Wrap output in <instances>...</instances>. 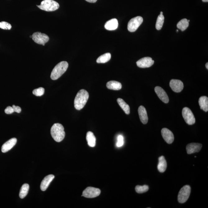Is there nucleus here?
Wrapping results in <instances>:
<instances>
[{"label":"nucleus","instance_id":"39448f33","mask_svg":"<svg viewBox=\"0 0 208 208\" xmlns=\"http://www.w3.org/2000/svg\"><path fill=\"white\" fill-rule=\"evenodd\" d=\"M191 192V187L188 185L183 186L179 192L178 201L181 204L186 202L189 197Z\"/></svg>","mask_w":208,"mask_h":208},{"label":"nucleus","instance_id":"c9c22d12","mask_svg":"<svg viewBox=\"0 0 208 208\" xmlns=\"http://www.w3.org/2000/svg\"><path fill=\"white\" fill-rule=\"evenodd\" d=\"M202 1L203 2H208V0H202Z\"/></svg>","mask_w":208,"mask_h":208},{"label":"nucleus","instance_id":"4c0bfd02","mask_svg":"<svg viewBox=\"0 0 208 208\" xmlns=\"http://www.w3.org/2000/svg\"><path fill=\"white\" fill-rule=\"evenodd\" d=\"M32 37H33V36H32V35H30V38H32Z\"/></svg>","mask_w":208,"mask_h":208},{"label":"nucleus","instance_id":"423d86ee","mask_svg":"<svg viewBox=\"0 0 208 208\" xmlns=\"http://www.w3.org/2000/svg\"><path fill=\"white\" fill-rule=\"evenodd\" d=\"M143 22V18L141 16H137L132 19L129 21L128 30L130 32H134L137 30Z\"/></svg>","mask_w":208,"mask_h":208},{"label":"nucleus","instance_id":"473e14b6","mask_svg":"<svg viewBox=\"0 0 208 208\" xmlns=\"http://www.w3.org/2000/svg\"><path fill=\"white\" fill-rule=\"evenodd\" d=\"M12 108H13L14 112L17 113H20L21 112V109L18 106H16L13 105L12 106Z\"/></svg>","mask_w":208,"mask_h":208},{"label":"nucleus","instance_id":"4468645a","mask_svg":"<svg viewBox=\"0 0 208 208\" xmlns=\"http://www.w3.org/2000/svg\"><path fill=\"white\" fill-rule=\"evenodd\" d=\"M202 145L199 143H191L187 145L186 150L188 154L199 152L202 148Z\"/></svg>","mask_w":208,"mask_h":208},{"label":"nucleus","instance_id":"a211bd4d","mask_svg":"<svg viewBox=\"0 0 208 208\" xmlns=\"http://www.w3.org/2000/svg\"><path fill=\"white\" fill-rule=\"evenodd\" d=\"M118 21L117 19H113L106 22L104 25V27L108 30H114L118 28Z\"/></svg>","mask_w":208,"mask_h":208},{"label":"nucleus","instance_id":"c756f323","mask_svg":"<svg viewBox=\"0 0 208 208\" xmlns=\"http://www.w3.org/2000/svg\"><path fill=\"white\" fill-rule=\"evenodd\" d=\"M12 28V25L8 22L2 21L0 22V28L5 30H10Z\"/></svg>","mask_w":208,"mask_h":208},{"label":"nucleus","instance_id":"cd10ccee","mask_svg":"<svg viewBox=\"0 0 208 208\" xmlns=\"http://www.w3.org/2000/svg\"><path fill=\"white\" fill-rule=\"evenodd\" d=\"M149 190V187L148 185H144L143 186L137 185L135 187V191L138 193H142L146 192Z\"/></svg>","mask_w":208,"mask_h":208},{"label":"nucleus","instance_id":"f8f14e48","mask_svg":"<svg viewBox=\"0 0 208 208\" xmlns=\"http://www.w3.org/2000/svg\"><path fill=\"white\" fill-rule=\"evenodd\" d=\"M163 138L166 142L168 144H171L174 140V136L173 133L167 128H163L161 131Z\"/></svg>","mask_w":208,"mask_h":208},{"label":"nucleus","instance_id":"b1692460","mask_svg":"<svg viewBox=\"0 0 208 208\" xmlns=\"http://www.w3.org/2000/svg\"><path fill=\"white\" fill-rule=\"evenodd\" d=\"M111 58V54L109 53H106L99 56L96 60L98 63H105L110 60Z\"/></svg>","mask_w":208,"mask_h":208},{"label":"nucleus","instance_id":"f704fd0d","mask_svg":"<svg viewBox=\"0 0 208 208\" xmlns=\"http://www.w3.org/2000/svg\"><path fill=\"white\" fill-rule=\"evenodd\" d=\"M206 67L207 69H208V63L207 62L206 64Z\"/></svg>","mask_w":208,"mask_h":208},{"label":"nucleus","instance_id":"7ed1b4c3","mask_svg":"<svg viewBox=\"0 0 208 208\" xmlns=\"http://www.w3.org/2000/svg\"><path fill=\"white\" fill-rule=\"evenodd\" d=\"M68 67V63L67 61H61L57 64L53 69L51 75V78L55 80L60 77L67 71Z\"/></svg>","mask_w":208,"mask_h":208},{"label":"nucleus","instance_id":"2f4dec72","mask_svg":"<svg viewBox=\"0 0 208 208\" xmlns=\"http://www.w3.org/2000/svg\"><path fill=\"white\" fill-rule=\"evenodd\" d=\"M14 112L13 108L12 107H11V106H8V107L6 108V109H5V112L6 114H11L12 113Z\"/></svg>","mask_w":208,"mask_h":208},{"label":"nucleus","instance_id":"dca6fc26","mask_svg":"<svg viewBox=\"0 0 208 208\" xmlns=\"http://www.w3.org/2000/svg\"><path fill=\"white\" fill-rule=\"evenodd\" d=\"M138 112L142 123L143 124L147 123L148 122V117L146 108L143 106H140L138 108Z\"/></svg>","mask_w":208,"mask_h":208},{"label":"nucleus","instance_id":"7c9ffc66","mask_svg":"<svg viewBox=\"0 0 208 208\" xmlns=\"http://www.w3.org/2000/svg\"><path fill=\"white\" fill-rule=\"evenodd\" d=\"M124 144L123 137L122 135H119L118 137L117 146L118 147H121Z\"/></svg>","mask_w":208,"mask_h":208},{"label":"nucleus","instance_id":"0eeeda50","mask_svg":"<svg viewBox=\"0 0 208 208\" xmlns=\"http://www.w3.org/2000/svg\"><path fill=\"white\" fill-rule=\"evenodd\" d=\"M182 114L185 122L188 125H192L196 122L194 116L189 108H184L182 110Z\"/></svg>","mask_w":208,"mask_h":208},{"label":"nucleus","instance_id":"4be33fe9","mask_svg":"<svg viewBox=\"0 0 208 208\" xmlns=\"http://www.w3.org/2000/svg\"><path fill=\"white\" fill-rule=\"evenodd\" d=\"M199 104L201 109L205 112L208 111V98L206 96H201L199 99Z\"/></svg>","mask_w":208,"mask_h":208},{"label":"nucleus","instance_id":"393cba45","mask_svg":"<svg viewBox=\"0 0 208 208\" xmlns=\"http://www.w3.org/2000/svg\"><path fill=\"white\" fill-rule=\"evenodd\" d=\"M30 186L28 184H24L21 188L19 193V196L21 199H24L28 194Z\"/></svg>","mask_w":208,"mask_h":208},{"label":"nucleus","instance_id":"6e6552de","mask_svg":"<svg viewBox=\"0 0 208 208\" xmlns=\"http://www.w3.org/2000/svg\"><path fill=\"white\" fill-rule=\"evenodd\" d=\"M32 39L35 42L38 44H45L49 41V38L47 35L41 32H35L32 35Z\"/></svg>","mask_w":208,"mask_h":208},{"label":"nucleus","instance_id":"5701e85b","mask_svg":"<svg viewBox=\"0 0 208 208\" xmlns=\"http://www.w3.org/2000/svg\"><path fill=\"white\" fill-rule=\"evenodd\" d=\"M117 102L119 105L127 114L130 113V108L129 106L121 98H119L117 100Z\"/></svg>","mask_w":208,"mask_h":208},{"label":"nucleus","instance_id":"9d476101","mask_svg":"<svg viewBox=\"0 0 208 208\" xmlns=\"http://www.w3.org/2000/svg\"><path fill=\"white\" fill-rule=\"evenodd\" d=\"M154 61L150 57H146L142 58L136 62V64L140 68H147L154 64Z\"/></svg>","mask_w":208,"mask_h":208},{"label":"nucleus","instance_id":"aec40b11","mask_svg":"<svg viewBox=\"0 0 208 208\" xmlns=\"http://www.w3.org/2000/svg\"><path fill=\"white\" fill-rule=\"evenodd\" d=\"M86 138L89 146L91 147H94L95 146L96 139L93 132H87Z\"/></svg>","mask_w":208,"mask_h":208},{"label":"nucleus","instance_id":"6ab92c4d","mask_svg":"<svg viewBox=\"0 0 208 208\" xmlns=\"http://www.w3.org/2000/svg\"><path fill=\"white\" fill-rule=\"evenodd\" d=\"M159 164L157 168L158 170L161 173L165 172L167 167V163L164 156H161L159 159Z\"/></svg>","mask_w":208,"mask_h":208},{"label":"nucleus","instance_id":"bb28decb","mask_svg":"<svg viewBox=\"0 0 208 208\" xmlns=\"http://www.w3.org/2000/svg\"><path fill=\"white\" fill-rule=\"evenodd\" d=\"M164 16L163 14H160L159 16L156 21V30H159L162 28L164 23Z\"/></svg>","mask_w":208,"mask_h":208},{"label":"nucleus","instance_id":"ddd939ff","mask_svg":"<svg viewBox=\"0 0 208 208\" xmlns=\"http://www.w3.org/2000/svg\"><path fill=\"white\" fill-rule=\"evenodd\" d=\"M155 91L159 99L165 104H168L169 102V98L167 93L163 89L159 86H156L155 88Z\"/></svg>","mask_w":208,"mask_h":208},{"label":"nucleus","instance_id":"72a5a7b5","mask_svg":"<svg viewBox=\"0 0 208 208\" xmlns=\"http://www.w3.org/2000/svg\"><path fill=\"white\" fill-rule=\"evenodd\" d=\"M85 1L90 3H95L96 2L97 0H85Z\"/></svg>","mask_w":208,"mask_h":208},{"label":"nucleus","instance_id":"1a4fd4ad","mask_svg":"<svg viewBox=\"0 0 208 208\" xmlns=\"http://www.w3.org/2000/svg\"><path fill=\"white\" fill-rule=\"evenodd\" d=\"M100 193L101 191L99 188L90 187L83 191L82 196L87 198H93L99 196Z\"/></svg>","mask_w":208,"mask_h":208},{"label":"nucleus","instance_id":"2eb2a0df","mask_svg":"<svg viewBox=\"0 0 208 208\" xmlns=\"http://www.w3.org/2000/svg\"><path fill=\"white\" fill-rule=\"evenodd\" d=\"M17 139L12 138L6 142L2 146L1 151L3 153H6L12 149L17 143Z\"/></svg>","mask_w":208,"mask_h":208},{"label":"nucleus","instance_id":"f03ea898","mask_svg":"<svg viewBox=\"0 0 208 208\" xmlns=\"http://www.w3.org/2000/svg\"><path fill=\"white\" fill-rule=\"evenodd\" d=\"M51 133L53 138L58 142H60L65 137L64 127L60 123H55L53 125L51 128Z\"/></svg>","mask_w":208,"mask_h":208},{"label":"nucleus","instance_id":"9b49d317","mask_svg":"<svg viewBox=\"0 0 208 208\" xmlns=\"http://www.w3.org/2000/svg\"><path fill=\"white\" fill-rule=\"evenodd\" d=\"M170 88L176 93H180L183 90L184 85L181 81L177 80H172L170 83Z\"/></svg>","mask_w":208,"mask_h":208},{"label":"nucleus","instance_id":"f257e3e1","mask_svg":"<svg viewBox=\"0 0 208 208\" xmlns=\"http://www.w3.org/2000/svg\"><path fill=\"white\" fill-rule=\"evenodd\" d=\"M89 97V95L86 90L82 89L78 91L75 98L74 106L76 109L80 110L83 109Z\"/></svg>","mask_w":208,"mask_h":208},{"label":"nucleus","instance_id":"412c9836","mask_svg":"<svg viewBox=\"0 0 208 208\" xmlns=\"http://www.w3.org/2000/svg\"><path fill=\"white\" fill-rule=\"evenodd\" d=\"M106 87L109 90H119L121 89L122 85L120 82L111 81L106 84Z\"/></svg>","mask_w":208,"mask_h":208},{"label":"nucleus","instance_id":"a878e982","mask_svg":"<svg viewBox=\"0 0 208 208\" xmlns=\"http://www.w3.org/2000/svg\"><path fill=\"white\" fill-rule=\"evenodd\" d=\"M188 25H189V22H188L187 19H183L178 22L177 25V27L182 31H184L186 30Z\"/></svg>","mask_w":208,"mask_h":208},{"label":"nucleus","instance_id":"e433bc0d","mask_svg":"<svg viewBox=\"0 0 208 208\" xmlns=\"http://www.w3.org/2000/svg\"><path fill=\"white\" fill-rule=\"evenodd\" d=\"M163 14V12H161L160 13V14Z\"/></svg>","mask_w":208,"mask_h":208},{"label":"nucleus","instance_id":"20e7f679","mask_svg":"<svg viewBox=\"0 0 208 208\" xmlns=\"http://www.w3.org/2000/svg\"><path fill=\"white\" fill-rule=\"evenodd\" d=\"M40 9L48 12H51L59 9L58 3L53 0H44L41 2L40 5H37Z\"/></svg>","mask_w":208,"mask_h":208},{"label":"nucleus","instance_id":"c85d7f7f","mask_svg":"<svg viewBox=\"0 0 208 208\" xmlns=\"http://www.w3.org/2000/svg\"><path fill=\"white\" fill-rule=\"evenodd\" d=\"M44 89L42 88H39L33 90V93L35 95L37 96H41L44 95Z\"/></svg>","mask_w":208,"mask_h":208},{"label":"nucleus","instance_id":"f3484780","mask_svg":"<svg viewBox=\"0 0 208 208\" xmlns=\"http://www.w3.org/2000/svg\"><path fill=\"white\" fill-rule=\"evenodd\" d=\"M54 176L53 175H49L45 177L43 181H42L41 184V191H44L47 189L50 183L52 181L54 178Z\"/></svg>","mask_w":208,"mask_h":208},{"label":"nucleus","instance_id":"58836bf2","mask_svg":"<svg viewBox=\"0 0 208 208\" xmlns=\"http://www.w3.org/2000/svg\"><path fill=\"white\" fill-rule=\"evenodd\" d=\"M43 46H45V44H43Z\"/></svg>","mask_w":208,"mask_h":208}]
</instances>
